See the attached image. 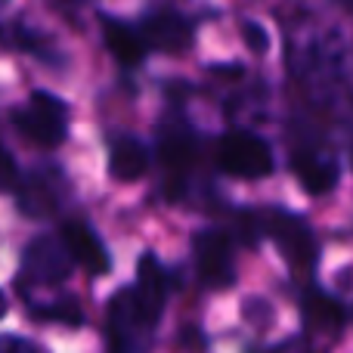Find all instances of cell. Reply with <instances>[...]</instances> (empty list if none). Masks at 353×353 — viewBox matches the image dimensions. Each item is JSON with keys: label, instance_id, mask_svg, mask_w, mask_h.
Listing matches in <instances>:
<instances>
[{"label": "cell", "instance_id": "obj_1", "mask_svg": "<svg viewBox=\"0 0 353 353\" xmlns=\"http://www.w3.org/2000/svg\"><path fill=\"white\" fill-rule=\"evenodd\" d=\"M239 230L245 242H257V236H267L279 245L282 257L294 270H313L319 257V242L313 236L310 223L285 208H257V211L239 214Z\"/></svg>", "mask_w": 353, "mask_h": 353}, {"label": "cell", "instance_id": "obj_2", "mask_svg": "<svg viewBox=\"0 0 353 353\" xmlns=\"http://www.w3.org/2000/svg\"><path fill=\"white\" fill-rule=\"evenodd\" d=\"M72 257L59 236H37L28 242L22 254V276H19V292L25 294H47L56 292L62 282L72 276Z\"/></svg>", "mask_w": 353, "mask_h": 353}, {"label": "cell", "instance_id": "obj_3", "mask_svg": "<svg viewBox=\"0 0 353 353\" xmlns=\"http://www.w3.org/2000/svg\"><path fill=\"white\" fill-rule=\"evenodd\" d=\"M68 118H72L68 103L59 99L56 93H47V90H34L16 112H12V121H16L19 134L41 149H56L62 140H65Z\"/></svg>", "mask_w": 353, "mask_h": 353}, {"label": "cell", "instance_id": "obj_4", "mask_svg": "<svg viewBox=\"0 0 353 353\" xmlns=\"http://www.w3.org/2000/svg\"><path fill=\"white\" fill-rule=\"evenodd\" d=\"M214 159H217L220 171L239 176V180H263L276 168L270 143L251 130H226L217 140Z\"/></svg>", "mask_w": 353, "mask_h": 353}, {"label": "cell", "instance_id": "obj_5", "mask_svg": "<svg viewBox=\"0 0 353 353\" xmlns=\"http://www.w3.org/2000/svg\"><path fill=\"white\" fill-rule=\"evenodd\" d=\"M105 323H109V353H143L152 341L155 325L146 319L134 298V288H121L115 298L109 301L105 310Z\"/></svg>", "mask_w": 353, "mask_h": 353}, {"label": "cell", "instance_id": "obj_6", "mask_svg": "<svg viewBox=\"0 0 353 353\" xmlns=\"http://www.w3.org/2000/svg\"><path fill=\"white\" fill-rule=\"evenodd\" d=\"M192 257L199 279L214 292H223L236 282V248H232L230 232L223 230H199L192 236Z\"/></svg>", "mask_w": 353, "mask_h": 353}, {"label": "cell", "instance_id": "obj_7", "mask_svg": "<svg viewBox=\"0 0 353 353\" xmlns=\"http://www.w3.org/2000/svg\"><path fill=\"white\" fill-rule=\"evenodd\" d=\"M292 171L298 176L301 189L307 195H329L332 189L341 180V168H338V159L325 143L316 140H301L294 143L292 149Z\"/></svg>", "mask_w": 353, "mask_h": 353}, {"label": "cell", "instance_id": "obj_8", "mask_svg": "<svg viewBox=\"0 0 353 353\" xmlns=\"http://www.w3.org/2000/svg\"><path fill=\"white\" fill-rule=\"evenodd\" d=\"M56 236L62 239V245H65L72 263L84 267L90 276L103 279V276L112 270L109 248H105V242L99 239V232L93 230L87 220H65V223L59 226V232H56Z\"/></svg>", "mask_w": 353, "mask_h": 353}, {"label": "cell", "instance_id": "obj_9", "mask_svg": "<svg viewBox=\"0 0 353 353\" xmlns=\"http://www.w3.org/2000/svg\"><path fill=\"white\" fill-rule=\"evenodd\" d=\"M146 50H161V53H183V50L192 43V22H189L183 12L171 10V6H161L152 10L137 22Z\"/></svg>", "mask_w": 353, "mask_h": 353}, {"label": "cell", "instance_id": "obj_10", "mask_svg": "<svg viewBox=\"0 0 353 353\" xmlns=\"http://www.w3.org/2000/svg\"><path fill=\"white\" fill-rule=\"evenodd\" d=\"M62 192H65V180H62L59 171H50V168L22 176V180H19V189H16L22 214L37 217V220L53 217V214L59 211Z\"/></svg>", "mask_w": 353, "mask_h": 353}, {"label": "cell", "instance_id": "obj_11", "mask_svg": "<svg viewBox=\"0 0 353 353\" xmlns=\"http://www.w3.org/2000/svg\"><path fill=\"white\" fill-rule=\"evenodd\" d=\"M130 288H134V298L140 304V310L146 313V319L152 325H159L165 304H168V273L152 251H146L140 257V263H137V282Z\"/></svg>", "mask_w": 353, "mask_h": 353}, {"label": "cell", "instance_id": "obj_12", "mask_svg": "<svg viewBox=\"0 0 353 353\" xmlns=\"http://www.w3.org/2000/svg\"><path fill=\"white\" fill-rule=\"evenodd\" d=\"M301 313H304L307 329L316 332V335H325V338L341 335L344 323H347V313H344L341 301L316 285H310L304 292V298H301Z\"/></svg>", "mask_w": 353, "mask_h": 353}, {"label": "cell", "instance_id": "obj_13", "mask_svg": "<svg viewBox=\"0 0 353 353\" xmlns=\"http://www.w3.org/2000/svg\"><path fill=\"white\" fill-rule=\"evenodd\" d=\"M159 152L165 168L171 171V176H183V171L195 165V155H199V143H195L192 130H189L186 121H176V118H168L159 128Z\"/></svg>", "mask_w": 353, "mask_h": 353}, {"label": "cell", "instance_id": "obj_14", "mask_svg": "<svg viewBox=\"0 0 353 353\" xmlns=\"http://www.w3.org/2000/svg\"><path fill=\"white\" fill-rule=\"evenodd\" d=\"M99 22H103V41H105V50H109L112 56H115L118 65L124 68H134L140 65L143 59H146V41H143L140 28L130 22H124V19L118 16H99Z\"/></svg>", "mask_w": 353, "mask_h": 353}, {"label": "cell", "instance_id": "obj_15", "mask_svg": "<svg viewBox=\"0 0 353 353\" xmlns=\"http://www.w3.org/2000/svg\"><path fill=\"white\" fill-rule=\"evenodd\" d=\"M152 155L137 137H118L109 149V174L121 183H137L149 174Z\"/></svg>", "mask_w": 353, "mask_h": 353}, {"label": "cell", "instance_id": "obj_16", "mask_svg": "<svg viewBox=\"0 0 353 353\" xmlns=\"http://www.w3.org/2000/svg\"><path fill=\"white\" fill-rule=\"evenodd\" d=\"M0 34L12 47L28 50V53L41 56L47 62H59V47L53 43V37L43 28H37L34 22H28V19H6V22H0Z\"/></svg>", "mask_w": 353, "mask_h": 353}, {"label": "cell", "instance_id": "obj_17", "mask_svg": "<svg viewBox=\"0 0 353 353\" xmlns=\"http://www.w3.org/2000/svg\"><path fill=\"white\" fill-rule=\"evenodd\" d=\"M19 180H22V174H19L16 159L0 146V192H12V189H19Z\"/></svg>", "mask_w": 353, "mask_h": 353}, {"label": "cell", "instance_id": "obj_18", "mask_svg": "<svg viewBox=\"0 0 353 353\" xmlns=\"http://www.w3.org/2000/svg\"><path fill=\"white\" fill-rule=\"evenodd\" d=\"M242 37H245V43L251 47V53H267L270 50V37H267V31L261 28L257 22H251V19H245L242 22Z\"/></svg>", "mask_w": 353, "mask_h": 353}, {"label": "cell", "instance_id": "obj_19", "mask_svg": "<svg viewBox=\"0 0 353 353\" xmlns=\"http://www.w3.org/2000/svg\"><path fill=\"white\" fill-rule=\"evenodd\" d=\"M0 353H47V347L31 338H19V335H0Z\"/></svg>", "mask_w": 353, "mask_h": 353}, {"label": "cell", "instance_id": "obj_20", "mask_svg": "<svg viewBox=\"0 0 353 353\" xmlns=\"http://www.w3.org/2000/svg\"><path fill=\"white\" fill-rule=\"evenodd\" d=\"M267 353H313V350L304 335H292V338H285V341H279L276 347H270Z\"/></svg>", "mask_w": 353, "mask_h": 353}, {"label": "cell", "instance_id": "obj_21", "mask_svg": "<svg viewBox=\"0 0 353 353\" xmlns=\"http://www.w3.org/2000/svg\"><path fill=\"white\" fill-rule=\"evenodd\" d=\"M6 313H10V298H6V292L0 288V319H3Z\"/></svg>", "mask_w": 353, "mask_h": 353}]
</instances>
